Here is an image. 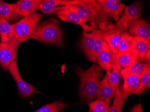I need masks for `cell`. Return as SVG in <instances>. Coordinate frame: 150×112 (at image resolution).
Here are the masks:
<instances>
[{"label": "cell", "instance_id": "obj_26", "mask_svg": "<svg viewBox=\"0 0 150 112\" xmlns=\"http://www.w3.org/2000/svg\"><path fill=\"white\" fill-rule=\"evenodd\" d=\"M150 88V68L142 76L139 85L133 95L140 96L148 91Z\"/></svg>", "mask_w": 150, "mask_h": 112}, {"label": "cell", "instance_id": "obj_20", "mask_svg": "<svg viewBox=\"0 0 150 112\" xmlns=\"http://www.w3.org/2000/svg\"><path fill=\"white\" fill-rule=\"evenodd\" d=\"M111 49L107 44L97 58L98 65L103 70H106V71L111 69Z\"/></svg>", "mask_w": 150, "mask_h": 112}, {"label": "cell", "instance_id": "obj_24", "mask_svg": "<svg viewBox=\"0 0 150 112\" xmlns=\"http://www.w3.org/2000/svg\"><path fill=\"white\" fill-rule=\"evenodd\" d=\"M107 44L103 37V32L98 30L96 37L95 39V44L93 51L91 61L95 63L97 62V58L99 53L103 50L104 46Z\"/></svg>", "mask_w": 150, "mask_h": 112}, {"label": "cell", "instance_id": "obj_32", "mask_svg": "<svg viewBox=\"0 0 150 112\" xmlns=\"http://www.w3.org/2000/svg\"><path fill=\"white\" fill-rule=\"evenodd\" d=\"M130 112H144L142 110V107L141 104L140 103L137 104L134 107L131 109Z\"/></svg>", "mask_w": 150, "mask_h": 112}, {"label": "cell", "instance_id": "obj_28", "mask_svg": "<svg viewBox=\"0 0 150 112\" xmlns=\"http://www.w3.org/2000/svg\"><path fill=\"white\" fill-rule=\"evenodd\" d=\"M90 107L88 112H108L110 105L102 100L96 99L87 104Z\"/></svg>", "mask_w": 150, "mask_h": 112}, {"label": "cell", "instance_id": "obj_14", "mask_svg": "<svg viewBox=\"0 0 150 112\" xmlns=\"http://www.w3.org/2000/svg\"><path fill=\"white\" fill-rule=\"evenodd\" d=\"M103 2L109 18L118 21L123 13L125 5L118 0H103Z\"/></svg>", "mask_w": 150, "mask_h": 112}, {"label": "cell", "instance_id": "obj_33", "mask_svg": "<svg viewBox=\"0 0 150 112\" xmlns=\"http://www.w3.org/2000/svg\"><path fill=\"white\" fill-rule=\"evenodd\" d=\"M150 49L147 51V53H146V55L145 56V63L149 64L150 63Z\"/></svg>", "mask_w": 150, "mask_h": 112}, {"label": "cell", "instance_id": "obj_9", "mask_svg": "<svg viewBox=\"0 0 150 112\" xmlns=\"http://www.w3.org/2000/svg\"><path fill=\"white\" fill-rule=\"evenodd\" d=\"M86 0H40L38 10L43 13H54L58 6H84Z\"/></svg>", "mask_w": 150, "mask_h": 112}, {"label": "cell", "instance_id": "obj_23", "mask_svg": "<svg viewBox=\"0 0 150 112\" xmlns=\"http://www.w3.org/2000/svg\"><path fill=\"white\" fill-rule=\"evenodd\" d=\"M13 26L7 20L0 17V36L1 42L6 43L10 41L13 34Z\"/></svg>", "mask_w": 150, "mask_h": 112}, {"label": "cell", "instance_id": "obj_17", "mask_svg": "<svg viewBox=\"0 0 150 112\" xmlns=\"http://www.w3.org/2000/svg\"><path fill=\"white\" fill-rule=\"evenodd\" d=\"M103 39L108 45L112 53L117 55L121 39L119 30L113 29L108 32H103Z\"/></svg>", "mask_w": 150, "mask_h": 112}, {"label": "cell", "instance_id": "obj_6", "mask_svg": "<svg viewBox=\"0 0 150 112\" xmlns=\"http://www.w3.org/2000/svg\"><path fill=\"white\" fill-rule=\"evenodd\" d=\"M20 44L11 39L6 43H0V65L5 71L9 70L10 64L16 60L17 51Z\"/></svg>", "mask_w": 150, "mask_h": 112}, {"label": "cell", "instance_id": "obj_1", "mask_svg": "<svg viewBox=\"0 0 150 112\" xmlns=\"http://www.w3.org/2000/svg\"><path fill=\"white\" fill-rule=\"evenodd\" d=\"M103 70L96 63L86 70L78 68L77 75L80 78V93L81 99L84 101H89L97 95L101 82Z\"/></svg>", "mask_w": 150, "mask_h": 112}, {"label": "cell", "instance_id": "obj_15", "mask_svg": "<svg viewBox=\"0 0 150 112\" xmlns=\"http://www.w3.org/2000/svg\"><path fill=\"white\" fill-rule=\"evenodd\" d=\"M98 30L95 29L90 33L85 32L82 33L81 46L86 56L90 60L92 55Z\"/></svg>", "mask_w": 150, "mask_h": 112}, {"label": "cell", "instance_id": "obj_25", "mask_svg": "<svg viewBox=\"0 0 150 112\" xmlns=\"http://www.w3.org/2000/svg\"><path fill=\"white\" fill-rule=\"evenodd\" d=\"M107 73L110 86L115 94L119 88L120 82L119 71L118 70L116 66L112 64L111 70H107Z\"/></svg>", "mask_w": 150, "mask_h": 112}, {"label": "cell", "instance_id": "obj_22", "mask_svg": "<svg viewBox=\"0 0 150 112\" xmlns=\"http://www.w3.org/2000/svg\"><path fill=\"white\" fill-rule=\"evenodd\" d=\"M150 68V63H144L137 62L131 66L121 70L120 71V74L122 76L129 75L142 76V75Z\"/></svg>", "mask_w": 150, "mask_h": 112}, {"label": "cell", "instance_id": "obj_10", "mask_svg": "<svg viewBox=\"0 0 150 112\" xmlns=\"http://www.w3.org/2000/svg\"><path fill=\"white\" fill-rule=\"evenodd\" d=\"M137 62V54L133 49L119 56L111 53V63L116 66L119 71Z\"/></svg>", "mask_w": 150, "mask_h": 112}, {"label": "cell", "instance_id": "obj_12", "mask_svg": "<svg viewBox=\"0 0 150 112\" xmlns=\"http://www.w3.org/2000/svg\"><path fill=\"white\" fill-rule=\"evenodd\" d=\"M129 33L133 37L141 38L150 40V24L144 19L139 18L130 24Z\"/></svg>", "mask_w": 150, "mask_h": 112}, {"label": "cell", "instance_id": "obj_16", "mask_svg": "<svg viewBox=\"0 0 150 112\" xmlns=\"http://www.w3.org/2000/svg\"><path fill=\"white\" fill-rule=\"evenodd\" d=\"M114 95L115 93L110 86L108 78L106 74L101 80L98 92L95 97L97 99L104 101L110 105V101L112 98L114 97Z\"/></svg>", "mask_w": 150, "mask_h": 112}, {"label": "cell", "instance_id": "obj_11", "mask_svg": "<svg viewBox=\"0 0 150 112\" xmlns=\"http://www.w3.org/2000/svg\"><path fill=\"white\" fill-rule=\"evenodd\" d=\"M123 86L119 89L122 101L125 102L127 98L134 92L139 85L142 76L137 75H129L123 76Z\"/></svg>", "mask_w": 150, "mask_h": 112}, {"label": "cell", "instance_id": "obj_2", "mask_svg": "<svg viewBox=\"0 0 150 112\" xmlns=\"http://www.w3.org/2000/svg\"><path fill=\"white\" fill-rule=\"evenodd\" d=\"M30 39L45 44L61 47L63 44V32L57 19L51 18L37 25L36 32Z\"/></svg>", "mask_w": 150, "mask_h": 112}, {"label": "cell", "instance_id": "obj_31", "mask_svg": "<svg viewBox=\"0 0 150 112\" xmlns=\"http://www.w3.org/2000/svg\"><path fill=\"white\" fill-rule=\"evenodd\" d=\"M99 25L100 31L103 32H105L115 29V25L106 21L101 22L99 23Z\"/></svg>", "mask_w": 150, "mask_h": 112}, {"label": "cell", "instance_id": "obj_8", "mask_svg": "<svg viewBox=\"0 0 150 112\" xmlns=\"http://www.w3.org/2000/svg\"><path fill=\"white\" fill-rule=\"evenodd\" d=\"M8 70L16 83L18 93L21 97L23 98L28 97L37 92L33 85L25 82L21 78L18 72L16 60L13 61L10 64Z\"/></svg>", "mask_w": 150, "mask_h": 112}, {"label": "cell", "instance_id": "obj_5", "mask_svg": "<svg viewBox=\"0 0 150 112\" xmlns=\"http://www.w3.org/2000/svg\"><path fill=\"white\" fill-rule=\"evenodd\" d=\"M54 13L57 15L60 20L81 26L85 32H92L97 29L96 26L92 25L88 26L85 24L84 22H87L86 20L81 18L76 13L68 9L66 6L56 7Z\"/></svg>", "mask_w": 150, "mask_h": 112}, {"label": "cell", "instance_id": "obj_27", "mask_svg": "<svg viewBox=\"0 0 150 112\" xmlns=\"http://www.w3.org/2000/svg\"><path fill=\"white\" fill-rule=\"evenodd\" d=\"M68 106V104H66L62 101H56L46 104L34 112H59Z\"/></svg>", "mask_w": 150, "mask_h": 112}, {"label": "cell", "instance_id": "obj_30", "mask_svg": "<svg viewBox=\"0 0 150 112\" xmlns=\"http://www.w3.org/2000/svg\"><path fill=\"white\" fill-rule=\"evenodd\" d=\"M125 102L122 101L119 88L114 95V100L112 106L109 107L108 112H121Z\"/></svg>", "mask_w": 150, "mask_h": 112}, {"label": "cell", "instance_id": "obj_21", "mask_svg": "<svg viewBox=\"0 0 150 112\" xmlns=\"http://www.w3.org/2000/svg\"><path fill=\"white\" fill-rule=\"evenodd\" d=\"M120 42L119 46L117 56L125 54L133 49L134 39L129 32H125L120 33Z\"/></svg>", "mask_w": 150, "mask_h": 112}, {"label": "cell", "instance_id": "obj_29", "mask_svg": "<svg viewBox=\"0 0 150 112\" xmlns=\"http://www.w3.org/2000/svg\"><path fill=\"white\" fill-rule=\"evenodd\" d=\"M67 8L76 13L82 19L91 22V17L88 8L86 3L84 6H67Z\"/></svg>", "mask_w": 150, "mask_h": 112}, {"label": "cell", "instance_id": "obj_4", "mask_svg": "<svg viewBox=\"0 0 150 112\" xmlns=\"http://www.w3.org/2000/svg\"><path fill=\"white\" fill-rule=\"evenodd\" d=\"M142 11L141 3L138 1L126 6L122 16L115 23V29L119 30L120 33L126 32L132 22L141 17Z\"/></svg>", "mask_w": 150, "mask_h": 112}, {"label": "cell", "instance_id": "obj_7", "mask_svg": "<svg viewBox=\"0 0 150 112\" xmlns=\"http://www.w3.org/2000/svg\"><path fill=\"white\" fill-rule=\"evenodd\" d=\"M90 12L91 25H97L110 19L103 5V0H86Z\"/></svg>", "mask_w": 150, "mask_h": 112}, {"label": "cell", "instance_id": "obj_19", "mask_svg": "<svg viewBox=\"0 0 150 112\" xmlns=\"http://www.w3.org/2000/svg\"><path fill=\"white\" fill-rule=\"evenodd\" d=\"M0 17L10 20L13 23L17 22L21 16L13 8L12 4L0 1Z\"/></svg>", "mask_w": 150, "mask_h": 112}, {"label": "cell", "instance_id": "obj_18", "mask_svg": "<svg viewBox=\"0 0 150 112\" xmlns=\"http://www.w3.org/2000/svg\"><path fill=\"white\" fill-rule=\"evenodd\" d=\"M133 49L137 54V60L139 62L145 61V56L150 49V40L141 38L134 37Z\"/></svg>", "mask_w": 150, "mask_h": 112}, {"label": "cell", "instance_id": "obj_13", "mask_svg": "<svg viewBox=\"0 0 150 112\" xmlns=\"http://www.w3.org/2000/svg\"><path fill=\"white\" fill-rule=\"evenodd\" d=\"M40 0H21L12 4L13 8L21 17L30 15L38 10Z\"/></svg>", "mask_w": 150, "mask_h": 112}, {"label": "cell", "instance_id": "obj_3", "mask_svg": "<svg viewBox=\"0 0 150 112\" xmlns=\"http://www.w3.org/2000/svg\"><path fill=\"white\" fill-rule=\"evenodd\" d=\"M42 17V13L34 12L13 24V34L11 39L20 44L30 39L36 32L38 23Z\"/></svg>", "mask_w": 150, "mask_h": 112}]
</instances>
